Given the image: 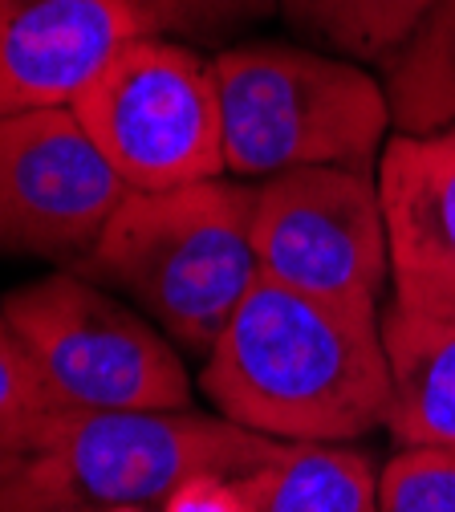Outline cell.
Here are the masks:
<instances>
[{"label":"cell","instance_id":"3957f363","mask_svg":"<svg viewBox=\"0 0 455 512\" xmlns=\"http://www.w3.org/2000/svg\"><path fill=\"white\" fill-rule=\"evenodd\" d=\"M289 443L200 411H61L33 452L0 472V512H110L163 504L195 476H252Z\"/></svg>","mask_w":455,"mask_h":512},{"label":"cell","instance_id":"8fae6325","mask_svg":"<svg viewBox=\"0 0 455 512\" xmlns=\"http://www.w3.org/2000/svg\"><path fill=\"white\" fill-rule=\"evenodd\" d=\"M382 350L390 439L399 447H455V322L390 301L382 309Z\"/></svg>","mask_w":455,"mask_h":512},{"label":"cell","instance_id":"52a82bcc","mask_svg":"<svg viewBox=\"0 0 455 512\" xmlns=\"http://www.w3.org/2000/svg\"><path fill=\"white\" fill-rule=\"evenodd\" d=\"M252 240L260 277L378 309L390 244L378 175L354 167H297L256 187Z\"/></svg>","mask_w":455,"mask_h":512},{"label":"cell","instance_id":"ba28073f","mask_svg":"<svg viewBox=\"0 0 455 512\" xmlns=\"http://www.w3.org/2000/svg\"><path fill=\"white\" fill-rule=\"evenodd\" d=\"M130 183L90 139L74 106L0 118V256L78 265Z\"/></svg>","mask_w":455,"mask_h":512},{"label":"cell","instance_id":"277c9868","mask_svg":"<svg viewBox=\"0 0 455 512\" xmlns=\"http://www.w3.org/2000/svg\"><path fill=\"white\" fill-rule=\"evenodd\" d=\"M212 78L228 175L265 183L297 167H378L390 102L358 61L293 45H240L212 61Z\"/></svg>","mask_w":455,"mask_h":512},{"label":"cell","instance_id":"9c48e42d","mask_svg":"<svg viewBox=\"0 0 455 512\" xmlns=\"http://www.w3.org/2000/svg\"><path fill=\"white\" fill-rule=\"evenodd\" d=\"M378 196L403 309L455 322V126L386 139Z\"/></svg>","mask_w":455,"mask_h":512},{"label":"cell","instance_id":"e0dca14e","mask_svg":"<svg viewBox=\"0 0 455 512\" xmlns=\"http://www.w3.org/2000/svg\"><path fill=\"white\" fill-rule=\"evenodd\" d=\"M159 508L163 512H252L240 476H195L179 484Z\"/></svg>","mask_w":455,"mask_h":512},{"label":"cell","instance_id":"30bf717a","mask_svg":"<svg viewBox=\"0 0 455 512\" xmlns=\"http://www.w3.org/2000/svg\"><path fill=\"white\" fill-rule=\"evenodd\" d=\"M135 37L130 0H0V118L74 106Z\"/></svg>","mask_w":455,"mask_h":512},{"label":"cell","instance_id":"5bb4252c","mask_svg":"<svg viewBox=\"0 0 455 512\" xmlns=\"http://www.w3.org/2000/svg\"><path fill=\"white\" fill-rule=\"evenodd\" d=\"M61 415L37 362L0 309V472L21 464Z\"/></svg>","mask_w":455,"mask_h":512},{"label":"cell","instance_id":"ac0fdd59","mask_svg":"<svg viewBox=\"0 0 455 512\" xmlns=\"http://www.w3.org/2000/svg\"><path fill=\"white\" fill-rule=\"evenodd\" d=\"M110 512H147L143 504H126V508H110Z\"/></svg>","mask_w":455,"mask_h":512},{"label":"cell","instance_id":"5b68a950","mask_svg":"<svg viewBox=\"0 0 455 512\" xmlns=\"http://www.w3.org/2000/svg\"><path fill=\"white\" fill-rule=\"evenodd\" d=\"M0 309L61 411H183L191 403L171 338L74 269L13 289Z\"/></svg>","mask_w":455,"mask_h":512},{"label":"cell","instance_id":"8992f818","mask_svg":"<svg viewBox=\"0 0 455 512\" xmlns=\"http://www.w3.org/2000/svg\"><path fill=\"white\" fill-rule=\"evenodd\" d=\"M74 114L130 191H167L228 171L212 61L171 37H135L78 94Z\"/></svg>","mask_w":455,"mask_h":512},{"label":"cell","instance_id":"7c38bea8","mask_svg":"<svg viewBox=\"0 0 455 512\" xmlns=\"http://www.w3.org/2000/svg\"><path fill=\"white\" fill-rule=\"evenodd\" d=\"M240 484L252 512H378V476L350 443H289Z\"/></svg>","mask_w":455,"mask_h":512},{"label":"cell","instance_id":"2e32d148","mask_svg":"<svg viewBox=\"0 0 455 512\" xmlns=\"http://www.w3.org/2000/svg\"><path fill=\"white\" fill-rule=\"evenodd\" d=\"M147 37H216L260 21L277 0H130Z\"/></svg>","mask_w":455,"mask_h":512},{"label":"cell","instance_id":"7a4b0ae2","mask_svg":"<svg viewBox=\"0 0 455 512\" xmlns=\"http://www.w3.org/2000/svg\"><path fill=\"white\" fill-rule=\"evenodd\" d=\"M256 187L204 179L130 191L74 273L126 293L183 350L208 358L260 281Z\"/></svg>","mask_w":455,"mask_h":512},{"label":"cell","instance_id":"6da1fadb","mask_svg":"<svg viewBox=\"0 0 455 512\" xmlns=\"http://www.w3.org/2000/svg\"><path fill=\"white\" fill-rule=\"evenodd\" d=\"M212 407L281 443H354L386 423L382 313L260 277L204 358Z\"/></svg>","mask_w":455,"mask_h":512},{"label":"cell","instance_id":"9a60e30c","mask_svg":"<svg viewBox=\"0 0 455 512\" xmlns=\"http://www.w3.org/2000/svg\"><path fill=\"white\" fill-rule=\"evenodd\" d=\"M378 512H455V447H399L378 472Z\"/></svg>","mask_w":455,"mask_h":512},{"label":"cell","instance_id":"4fadbf2b","mask_svg":"<svg viewBox=\"0 0 455 512\" xmlns=\"http://www.w3.org/2000/svg\"><path fill=\"white\" fill-rule=\"evenodd\" d=\"M285 21L350 61H378L395 53L427 17L435 0H277Z\"/></svg>","mask_w":455,"mask_h":512}]
</instances>
